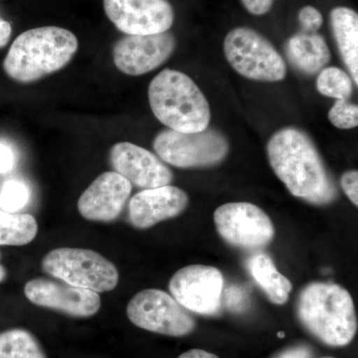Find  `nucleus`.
Listing matches in <instances>:
<instances>
[{
  "mask_svg": "<svg viewBox=\"0 0 358 358\" xmlns=\"http://www.w3.org/2000/svg\"><path fill=\"white\" fill-rule=\"evenodd\" d=\"M268 162L291 194L315 205L336 199V185L312 140L296 128L273 134L267 145Z\"/></svg>",
  "mask_w": 358,
  "mask_h": 358,
  "instance_id": "obj_1",
  "label": "nucleus"
},
{
  "mask_svg": "<svg viewBox=\"0 0 358 358\" xmlns=\"http://www.w3.org/2000/svg\"><path fill=\"white\" fill-rule=\"evenodd\" d=\"M78 48L79 41L70 30L57 26L33 28L14 40L3 69L17 83H34L69 64Z\"/></svg>",
  "mask_w": 358,
  "mask_h": 358,
  "instance_id": "obj_2",
  "label": "nucleus"
},
{
  "mask_svg": "<svg viewBox=\"0 0 358 358\" xmlns=\"http://www.w3.org/2000/svg\"><path fill=\"white\" fill-rule=\"evenodd\" d=\"M296 315L313 338L333 348L348 345L357 333V317L350 292L333 282H313L303 289Z\"/></svg>",
  "mask_w": 358,
  "mask_h": 358,
  "instance_id": "obj_3",
  "label": "nucleus"
},
{
  "mask_svg": "<svg viewBox=\"0 0 358 358\" xmlns=\"http://www.w3.org/2000/svg\"><path fill=\"white\" fill-rule=\"evenodd\" d=\"M148 101L164 126L179 133H199L209 127L208 101L194 81L180 71L164 69L150 82Z\"/></svg>",
  "mask_w": 358,
  "mask_h": 358,
  "instance_id": "obj_4",
  "label": "nucleus"
},
{
  "mask_svg": "<svg viewBox=\"0 0 358 358\" xmlns=\"http://www.w3.org/2000/svg\"><path fill=\"white\" fill-rule=\"evenodd\" d=\"M45 273L96 293H106L119 284V271L115 264L93 250L63 247L52 250L42 260Z\"/></svg>",
  "mask_w": 358,
  "mask_h": 358,
  "instance_id": "obj_5",
  "label": "nucleus"
},
{
  "mask_svg": "<svg viewBox=\"0 0 358 358\" xmlns=\"http://www.w3.org/2000/svg\"><path fill=\"white\" fill-rule=\"evenodd\" d=\"M224 53L233 69L247 79L274 83L286 77V63L279 52L251 28L231 30L224 40Z\"/></svg>",
  "mask_w": 358,
  "mask_h": 358,
  "instance_id": "obj_6",
  "label": "nucleus"
},
{
  "mask_svg": "<svg viewBox=\"0 0 358 358\" xmlns=\"http://www.w3.org/2000/svg\"><path fill=\"white\" fill-rule=\"evenodd\" d=\"M154 148L157 157L171 166L201 169L221 164L229 152V143L214 129L187 134L167 129L157 134Z\"/></svg>",
  "mask_w": 358,
  "mask_h": 358,
  "instance_id": "obj_7",
  "label": "nucleus"
},
{
  "mask_svg": "<svg viewBox=\"0 0 358 358\" xmlns=\"http://www.w3.org/2000/svg\"><path fill=\"white\" fill-rule=\"evenodd\" d=\"M127 315L131 324L164 336H188L196 322L173 296L157 289H143L129 301Z\"/></svg>",
  "mask_w": 358,
  "mask_h": 358,
  "instance_id": "obj_8",
  "label": "nucleus"
},
{
  "mask_svg": "<svg viewBox=\"0 0 358 358\" xmlns=\"http://www.w3.org/2000/svg\"><path fill=\"white\" fill-rule=\"evenodd\" d=\"M214 222L219 235L238 248H264L274 239L272 220L260 207L248 202L221 205L214 212Z\"/></svg>",
  "mask_w": 358,
  "mask_h": 358,
  "instance_id": "obj_9",
  "label": "nucleus"
},
{
  "mask_svg": "<svg viewBox=\"0 0 358 358\" xmlns=\"http://www.w3.org/2000/svg\"><path fill=\"white\" fill-rule=\"evenodd\" d=\"M224 280L218 268L190 265L180 268L169 281V291L190 312L213 315L222 305Z\"/></svg>",
  "mask_w": 358,
  "mask_h": 358,
  "instance_id": "obj_10",
  "label": "nucleus"
},
{
  "mask_svg": "<svg viewBox=\"0 0 358 358\" xmlns=\"http://www.w3.org/2000/svg\"><path fill=\"white\" fill-rule=\"evenodd\" d=\"M103 10L117 30L126 35L169 31L174 10L169 0H103Z\"/></svg>",
  "mask_w": 358,
  "mask_h": 358,
  "instance_id": "obj_11",
  "label": "nucleus"
},
{
  "mask_svg": "<svg viewBox=\"0 0 358 358\" xmlns=\"http://www.w3.org/2000/svg\"><path fill=\"white\" fill-rule=\"evenodd\" d=\"M176 47L173 33L126 35L113 47L115 67L129 76H141L160 67L171 57Z\"/></svg>",
  "mask_w": 358,
  "mask_h": 358,
  "instance_id": "obj_12",
  "label": "nucleus"
},
{
  "mask_svg": "<svg viewBox=\"0 0 358 358\" xmlns=\"http://www.w3.org/2000/svg\"><path fill=\"white\" fill-rule=\"evenodd\" d=\"M24 294L33 305L74 317H93L102 303L96 292L46 278H35L26 282Z\"/></svg>",
  "mask_w": 358,
  "mask_h": 358,
  "instance_id": "obj_13",
  "label": "nucleus"
},
{
  "mask_svg": "<svg viewBox=\"0 0 358 358\" xmlns=\"http://www.w3.org/2000/svg\"><path fill=\"white\" fill-rule=\"evenodd\" d=\"M110 162L115 173L143 189L169 185L173 179V171L157 155L128 141L110 148Z\"/></svg>",
  "mask_w": 358,
  "mask_h": 358,
  "instance_id": "obj_14",
  "label": "nucleus"
},
{
  "mask_svg": "<svg viewBox=\"0 0 358 358\" xmlns=\"http://www.w3.org/2000/svg\"><path fill=\"white\" fill-rule=\"evenodd\" d=\"M131 183L115 171L99 176L78 200V210L90 221L110 222L121 215L131 193Z\"/></svg>",
  "mask_w": 358,
  "mask_h": 358,
  "instance_id": "obj_15",
  "label": "nucleus"
},
{
  "mask_svg": "<svg viewBox=\"0 0 358 358\" xmlns=\"http://www.w3.org/2000/svg\"><path fill=\"white\" fill-rule=\"evenodd\" d=\"M188 195L173 185L143 189L129 204V217L138 229H148L162 221L178 217L187 207Z\"/></svg>",
  "mask_w": 358,
  "mask_h": 358,
  "instance_id": "obj_16",
  "label": "nucleus"
},
{
  "mask_svg": "<svg viewBox=\"0 0 358 358\" xmlns=\"http://www.w3.org/2000/svg\"><path fill=\"white\" fill-rule=\"evenodd\" d=\"M287 56L294 68L307 75H315L331 61L326 40L317 33L301 32L289 39Z\"/></svg>",
  "mask_w": 358,
  "mask_h": 358,
  "instance_id": "obj_17",
  "label": "nucleus"
},
{
  "mask_svg": "<svg viewBox=\"0 0 358 358\" xmlns=\"http://www.w3.org/2000/svg\"><path fill=\"white\" fill-rule=\"evenodd\" d=\"M331 25L341 59L355 85L358 84V15L348 7H336Z\"/></svg>",
  "mask_w": 358,
  "mask_h": 358,
  "instance_id": "obj_18",
  "label": "nucleus"
},
{
  "mask_svg": "<svg viewBox=\"0 0 358 358\" xmlns=\"http://www.w3.org/2000/svg\"><path fill=\"white\" fill-rule=\"evenodd\" d=\"M247 267L257 284L275 305H284L288 301L293 285L275 268L272 259L264 253L250 257Z\"/></svg>",
  "mask_w": 358,
  "mask_h": 358,
  "instance_id": "obj_19",
  "label": "nucleus"
},
{
  "mask_svg": "<svg viewBox=\"0 0 358 358\" xmlns=\"http://www.w3.org/2000/svg\"><path fill=\"white\" fill-rule=\"evenodd\" d=\"M38 233V224L31 214L9 213L0 209V245L24 246Z\"/></svg>",
  "mask_w": 358,
  "mask_h": 358,
  "instance_id": "obj_20",
  "label": "nucleus"
},
{
  "mask_svg": "<svg viewBox=\"0 0 358 358\" xmlns=\"http://www.w3.org/2000/svg\"><path fill=\"white\" fill-rule=\"evenodd\" d=\"M0 358H47L34 334L23 329L0 334Z\"/></svg>",
  "mask_w": 358,
  "mask_h": 358,
  "instance_id": "obj_21",
  "label": "nucleus"
},
{
  "mask_svg": "<svg viewBox=\"0 0 358 358\" xmlns=\"http://www.w3.org/2000/svg\"><path fill=\"white\" fill-rule=\"evenodd\" d=\"M317 89L322 95L348 101L353 93V81L350 75L338 67H326L320 71L317 79Z\"/></svg>",
  "mask_w": 358,
  "mask_h": 358,
  "instance_id": "obj_22",
  "label": "nucleus"
},
{
  "mask_svg": "<svg viewBox=\"0 0 358 358\" xmlns=\"http://www.w3.org/2000/svg\"><path fill=\"white\" fill-rule=\"evenodd\" d=\"M30 199V190L24 181L18 179L7 180L0 187V209L17 213L24 208Z\"/></svg>",
  "mask_w": 358,
  "mask_h": 358,
  "instance_id": "obj_23",
  "label": "nucleus"
},
{
  "mask_svg": "<svg viewBox=\"0 0 358 358\" xmlns=\"http://www.w3.org/2000/svg\"><path fill=\"white\" fill-rule=\"evenodd\" d=\"M329 120L334 127L341 129L357 128L358 106L350 101H336L329 112Z\"/></svg>",
  "mask_w": 358,
  "mask_h": 358,
  "instance_id": "obj_24",
  "label": "nucleus"
},
{
  "mask_svg": "<svg viewBox=\"0 0 358 358\" xmlns=\"http://www.w3.org/2000/svg\"><path fill=\"white\" fill-rule=\"evenodd\" d=\"M232 313H243L249 307L248 294L240 286H229L224 291L222 300Z\"/></svg>",
  "mask_w": 358,
  "mask_h": 358,
  "instance_id": "obj_25",
  "label": "nucleus"
},
{
  "mask_svg": "<svg viewBox=\"0 0 358 358\" xmlns=\"http://www.w3.org/2000/svg\"><path fill=\"white\" fill-rule=\"evenodd\" d=\"M299 21L306 33H317L324 23L322 13L313 6H305L299 13Z\"/></svg>",
  "mask_w": 358,
  "mask_h": 358,
  "instance_id": "obj_26",
  "label": "nucleus"
},
{
  "mask_svg": "<svg viewBox=\"0 0 358 358\" xmlns=\"http://www.w3.org/2000/svg\"><path fill=\"white\" fill-rule=\"evenodd\" d=\"M341 185L348 199L355 206L358 205V173L357 171H350L343 174Z\"/></svg>",
  "mask_w": 358,
  "mask_h": 358,
  "instance_id": "obj_27",
  "label": "nucleus"
},
{
  "mask_svg": "<svg viewBox=\"0 0 358 358\" xmlns=\"http://www.w3.org/2000/svg\"><path fill=\"white\" fill-rule=\"evenodd\" d=\"M313 350L310 345H298L289 346L272 358H313Z\"/></svg>",
  "mask_w": 358,
  "mask_h": 358,
  "instance_id": "obj_28",
  "label": "nucleus"
},
{
  "mask_svg": "<svg viewBox=\"0 0 358 358\" xmlns=\"http://www.w3.org/2000/svg\"><path fill=\"white\" fill-rule=\"evenodd\" d=\"M15 166V157L10 147L0 143V173H8Z\"/></svg>",
  "mask_w": 358,
  "mask_h": 358,
  "instance_id": "obj_29",
  "label": "nucleus"
},
{
  "mask_svg": "<svg viewBox=\"0 0 358 358\" xmlns=\"http://www.w3.org/2000/svg\"><path fill=\"white\" fill-rule=\"evenodd\" d=\"M245 8L254 15H264L272 8L274 0H241Z\"/></svg>",
  "mask_w": 358,
  "mask_h": 358,
  "instance_id": "obj_30",
  "label": "nucleus"
},
{
  "mask_svg": "<svg viewBox=\"0 0 358 358\" xmlns=\"http://www.w3.org/2000/svg\"><path fill=\"white\" fill-rule=\"evenodd\" d=\"M13 27L8 21L0 20V48L6 46L10 39Z\"/></svg>",
  "mask_w": 358,
  "mask_h": 358,
  "instance_id": "obj_31",
  "label": "nucleus"
},
{
  "mask_svg": "<svg viewBox=\"0 0 358 358\" xmlns=\"http://www.w3.org/2000/svg\"><path fill=\"white\" fill-rule=\"evenodd\" d=\"M178 358H219L213 353L205 352L202 350H190L182 353Z\"/></svg>",
  "mask_w": 358,
  "mask_h": 358,
  "instance_id": "obj_32",
  "label": "nucleus"
},
{
  "mask_svg": "<svg viewBox=\"0 0 358 358\" xmlns=\"http://www.w3.org/2000/svg\"><path fill=\"white\" fill-rule=\"evenodd\" d=\"M6 278V270L3 266L0 265V282L4 281Z\"/></svg>",
  "mask_w": 358,
  "mask_h": 358,
  "instance_id": "obj_33",
  "label": "nucleus"
},
{
  "mask_svg": "<svg viewBox=\"0 0 358 358\" xmlns=\"http://www.w3.org/2000/svg\"><path fill=\"white\" fill-rule=\"evenodd\" d=\"M285 334L284 333H280L279 334V338H284Z\"/></svg>",
  "mask_w": 358,
  "mask_h": 358,
  "instance_id": "obj_34",
  "label": "nucleus"
},
{
  "mask_svg": "<svg viewBox=\"0 0 358 358\" xmlns=\"http://www.w3.org/2000/svg\"><path fill=\"white\" fill-rule=\"evenodd\" d=\"M324 358H333V357H324Z\"/></svg>",
  "mask_w": 358,
  "mask_h": 358,
  "instance_id": "obj_35",
  "label": "nucleus"
}]
</instances>
